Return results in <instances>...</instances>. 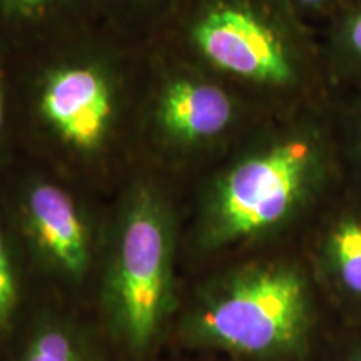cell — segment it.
Here are the masks:
<instances>
[{
  "mask_svg": "<svg viewBox=\"0 0 361 361\" xmlns=\"http://www.w3.org/2000/svg\"><path fill=\"white\" fill-rule=\"evenodd\" d=\"M173 333L184 350L241 361H293L311 336L308 288L291 266H250L204 288Z\"/></svg>",
  "mask_w": 361,
  "mask_h": 361,
  "instance_id": "obj_1",
  "label": "cell"
},
{
  "mask_svg": "<svg viewBox=\"0 0 361 361\" xmlns=\"http://www.w3.org/2000/svg\"><path fill=\"white\" fill-rule=\"evenodd\" d=\"M174 224L151 194L134 197L117 221L101 291L106 335L133 361H147L176 313Z\"/></svg>",
  "mask_w": 361,
  "mask_h": 361,
  "instance_id": "obj_2",
  "label": "cell"
},
{
  "mask_svg": "<svg viewBox=\"0 0 361 361\" xmlns=\"http://www.w3.org/2000/svg\"><path fill=\"white\" fill-rule=\"evenodd\" d=\"M308 161L306 144L286 142L238 166L209 207L202 243L224 246L278 226L300 197Z\"/></svg>",
  "mask_w": 361,
  "mask_h": 361,
  "instance_id": "obj_3",
  "label": "cell"
},
{
  "mask_svg": "<svg viewBox=\"0 0 361 361\" xmlns=\"http://www.w3.org/2000/svg\"><path fill=\"white\" fill-rule=\"evenodd\" d=\"M19 223L45 269L66 281H82L92 264V231L64 189L47 183L30 186L20 201Z\"/></svg>",
  "mask_w": 361,
  "mask_h": 361,
  "instance_id": "obj_4",
  "label": "cell"
},
{
  "mask_svg": "<svg viewBox=\"0 0 361 361\" xmlns=\"http://www.w3.org/2000/svg\"><path fill=\"white\" fill-rule=\"evenodd\" d=\"M200 51L221 69L258 82L291 78L283 45L258 17L238 7H218L194 27Z\"/></svg>",
  "mask_w": 361,
  "mask_h": 361,
  "instance_id": "obj_5",
  "label": "cell"
},
{
  "mask_svg": "<svg viewBox=\"0 0 361 361\" xmlns=\"http://www.w3.org/2000/svg\"><path fill=\"white\" fill-rule=\"evenodd\" d=\"M39 112L66 144L96 149L107 137L114 114L109 80L92 66L61 67L42 84Z\"/></svg>",
  "mask_w": 361,
  "mask_h": 361,
  "instance_id": "obj_6",
  "label": "cell"
},
{
  "mask_svg": "<svg viewBox=\"0 0 361 361\" xmlns=\"http://www.w3.org/2000/svg\"><path fill=\"white\" fill-rule=\"evenodd\" d=\"M231 101L218 85L178 80L162 94L159 119L164 129L183 141H202L224 130L231 121Z\"/></svg>",
  "mask_w": 361,
  "mask_h": 361,
  "instance_id": "obj_7",
  "label": "cell"
},
{
  "mask_svg": "<svg viewBox=\"0 0 361 361\" xmlns=\"http://www.w3.org/2000/svg\"><path fill=\"white\" fill-rule=\"evenodd\" d=\"M12 361H106L97 336L69 316L42 313L22 329Z\"/></svg>",
  "mask_w": 361,
  "mask_h": 361,
  "instance_id": "obj_8",
  "label": "cell"
},
{
  "mask_svg": "<svg viewBox=\"0 0 361 361\" xmlns=\"http://www.w3.org/2000/svg\"><path fill=\"white\" fill-rule=\"evenodd\" d=\"M24 308V279L16 246L0 221V345L17 335Z\"/></svg>",
  "mask_w": 361,
  "mask_h": 361,
  "instance_id": "obj_9",
  "label": "cell"
},
{
  "mask_svg": "<svg viewBox=\"0 0 361 361\" xmlns=\"http://www.w3.org/2000/svg\"><path fill=\"white\" fill-rule=\"evenodd\" d=\"M331 256L346 291L361 296V224L343 221L331 234Z\"/></svg>",
  "mask_w": 361,
  "mask_h": 361,
  "instance_id": "obj_10",
  "label": "cell"
},
{
  "mask_svg": "<svg viewBox=\"0 0 361 361\" xmlns=\"http://www.w3.org/2000/svg\"><path fill=\"white\" fill-rule=\"evenodd\" d=\"M49 2L51 0H0V6L8 16L29 17L44 8Z\"/></svg>",
  "mask_w": 361,
  "mask_h": 361,
  "instance_id": "obj_11",
  "label": "cell"
},
{
  "mask_svg": "<svg viewBox=\"0 0 361 361\" xmlns=\"http://www.w3.org/2000/svg\"><path fill=\"white\" fill-rule=\"evenodd\" d=\"M7 126V107H6V85H4V74L0 67V144L4 141Z\"/></svg>",
  "mask_w": 361,
  "mask_h": 361,
  "instance_id": "obj_12",
  "label": "cell"
},
{
  "mask_svg": "<svg viewBox=\"0 0 361 361\" xmlns=\"http://www.w3.org/2000/svg\"><path fill=\"white\" fill-rule=\"evenodd\" d=\"M351 42H353L356 51L361 52V16L355 20L353 27H351Z\"/></svg>",
  "mask_w": 361,
  "mask_h": 361,
  "instance_id": "obj_13",
  "label": "cell"
},
{
  "mask_svg": "<svg viewBox=\"0 0 361 361\" xmlns=\"http://www.w3.org/2000/svg\"><path fill=\"white\" fill-rule=\"evenodd\" d=\"M346 361H361V351H358V353H355V355H351Z\"/></svg>",
  "mask_w": 361,
  "mask_h": 361,
  "instance_id": "obj_14",
  "label": "cell"
},
{
  "mask_svg": "<svg viewBox=\"0 0 361 361\" xmlns=\"http://www.w3.org/2000/svg\"><path fill=\"white\" fill-rule=\"evenodd\" d=\"M300 2H303V4H319V2H323V0H300Z\"/></svg>",
  "mask_w": 361,
  "mask_h": 361,
  "instance_id": "obj_15",
  "label": "cell"
}]
</instances>
